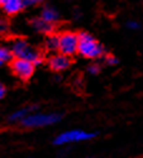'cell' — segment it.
<instances>
[{"label": "cell", "mask_w": 143, "mask_h": 158, "mask_svg": "<svg viewBox=\"0 0 143 158\" xmlns=\"http://www.w3.org/2000/svg\"><path fill=\"white\" fill-rule=\"evenodd\" d=\"M11 55L15 58H24L34 63V66L42 62V56L34 47H32L24 38H15L10 44Z\"/></svg>", "instance_id": "obj_1"}, {"label": "cell", "mask_w": 143, "mask_h": 158, "mask_svg": "<svg viewBox=\"0 0 143 158\" xmlns=\"http://www.w3.org/2000/svg\"><path fill=\"white\" fill-rule=\"evenodd\" d=\"M77 52L85 58L89 60H95L100 58L104 55V48L103 46L95 41V38L86 32L79 33V47Z\"/></svg>", "instance_id": "obj_2"}, {"label": "cell", "mask_w": 143, "mask_h": 158, "mask_svg": "<svg viewBox=\"0 0 143 158\" xmlns=\"http://www.w3.org/2000/svg\"><path fill=\"white\" fill-rule=\"evenodd\" d=\"M61 120V115L56 113H29L23 119L22 124L25 128H43L53 125Z\"/></svg>", "instance_id": "obj_3"}, {"label": "cell", "mask_w": 143, "mask_h": 158, "mask_svg": "<svg viewBox=\"0 0 143 158\" xmlns=\"http://www.w3.org/2000/svg\"><path fill=\"white\" fill-rule=\"evenodd\" d=\"M95 137V133L91 131H86L82 129H71L62 131L61 134H58L53 143L56 146H66V144H72V143H80V142H86L90 140Z\"/></svg>", "instance_id": "obj_4"}, {"label": "cell", "mask_w": 143, "mask_h": 158, "mask_svg": "<svg viewBox=\"0 0 143 158\" xmlns=\"http://www.w3.org/2000/svg\"><path fill=\"white\" fill-rule=\"evenodd\" d=\"M77 47H79V34L74 32H63L58 35V52L61 53L70 57L77 52Z\"/></svg>", "instance_id": "obj_5"}, {"label": "cell", "mask_w": 143, "mask_h": 158, "mask_svg": "<svg viewBox=\"0 0 143 158\" xmlns=\"http://www.w3.org/2000/svg\"><path fill=\"white\" fill-rule=\"evenodd\" d=\"M34 63L24 60V58H14L11 61V70L22 80H28L34 72Z\"/></svg>", "instance_id": "obj_6"}, {"label": "cell", "mask_w": 143, "mask_h": 158, "mask_svg": "<svg viewBox=\"0 0 143 158\" xmlns=\"http://www.w3.org/2000/svg\"><path fill=\"white\" fill-rule=\"evenodd\" d=\"M48 64L52 71L55 72H61L65 71L66 69H69L70 66V58L69 56L63 55V53H56V55H52L48 60Z\"/></svg>", "instance_id": "obj_7"}, {"label": "cell", "mask_w": 143, "mask_h": 158, "mask_svg": "<svg viewBox=\"0 0 143 158\" xmlns=\"http://www.w3.org/2000/svg\"><path fill=\"white\" fill-rule=\"evenodd\" d=\"M25 4H27L25 0H0V6L3 11L9 15H14L23 10Z\"/></svg>", "instance_id": "obj_8"}, {"label": "cell", "mask_w": 143, "mask_h": 158, "mask_svg": "<svg viewBox=\"0 0 143 158\" xmlns=\"http://www.w3.org/2000/svg\"><path fill=\"white\" fill-rule=\"evenodd\" d=\"M41 18L51 24H55L58 19H60V14H58V11L55 9V8H51V6H47L42 10L41 13Z\"/></svg>", "instance_id": "obj_9"}, {"label": "cell", "mask_w": 143, "mask_h": 158, "mask_svg": "<svg viewBox=\"0 0 143 158\" xmlns=\"http://www.w3.org/2000/svg\"><path fill=\"white\" fill-rule=\"evenodd\" d=\"M33 28L37 31V32H40V33H51L52 29H53V24H51L46 20H43L42 18H38V19H34L33 23Z\"/></svg>", "instance_id": "obj_10"}, {"label": "cell", "mask_w": 143, "mask_h": 158, "mask_svg": "<svg viewBox=\"0 0 143 158\" xmlns=\"http://www.w3.org/2000/svg\"><path fill=\"white\" fill-rule=\"evenodd\" d=\"M29 114V109L28 108H22V109H18L15 110L14 113H11L10 116H9V122L11 123H22L23 119L25 116Z\"/></svg>", "instance_id": "obj_11"}, {"label": "cell", "mask_w": 143, "mask_h": 158, "mask_svg": "<svg viewBox=\"0 0 143 158\" xmlns=\"http://www.w3.org/2000/svg\"><path fill=\"white\" fill-rule=\"evenodd\" d=\"M44 47L48 51H58V35L49 34L44 41Z\"/></svg>", "instance_id": "obj_12"}, {"label": "cell", "mask_w": 143, "mask_h": 158, "mask_svg": "<svg viewBox=\"0 0 143 158\" xmlns=\"http://www.w3.org/2000/svg\"><path fill=\"white\" fill-rule=\"evenodd\" d=\"M11 51L9 47H5V46H0V62H8L11 60Z\"/></svg>", "instance_id": "obj_13"}, {"label": "cell", "mask_w": 143, "mask_h": 158, "mask_svg": "<svg viewBox=\"0 0 143 158\" xmlns=\"http://www.w3.org/2000/svg\"><path fill=\"white\" fill-rule=\"evenodd\" d=\"M87 71L91 75H98L100 72V67H99V64H90L87 67Z\"/></svg>", "instance_id": "obj_14"}, {"label": "cell", "mask_w": 143, "mask_h": 158, "mask_svg": "<svg viewBox=\"0 0 143 158\" xmlns=\"http://www.w3.org/2000/svg\"><path fill=\"white\" fill-rule=\"evenodd\" d=\"M127 27L129 29H132V31H137V29H139V23L136 22V20H129L127 23Z\"/></svg>", "instance_id": "obj_15"}, {"label": "cell", "mask_w": 143, "mask_h": 158, "mask_svg": "<svg viewBox=\"0 0 143 158\" xmlns=\"http://www.w3.org/2000/svg\"><path fill=\"white\" fill-rule=\"evenodd\" d=\"M105 63L109 64V66H115L118 63V60H116L114 56H107L105 57Z\"/></svg>", "instance_id": "obj_16"}, {"label": "cell", "mask_w": 143, "mask_h": 158, "mask_svg": "<svg viewBox=\"0 0 143 158\" xmlns=\"http://www.w3.org/2000/svg\"><path fill=\"white\" fill-rule=\"evenodd\" d=\"M8 28H9V25H8V23L4 20V19H0V33H5L6 31H8Z\"/></svg>", "instance_id": "obj_17"}, {"label": "cell", "mask_w": 143, "mask_h": 158, "mask_svg": "<svg viewBox=\"0 0 143 158\" xmlns=\"http://www.w3.org/2000/svg\"><path fill=\"white\" fill-rule=\"evenodd\" d=\"M5 94H6V89H5V86H4L3 84H0V99H3V98L5 96Z\"/></svg>", "instance_id": "obj_18"}, {"label": "cell", "mask_w": 143, "mask_h": 158, "mask_svg": "<svg viewBox=\"0 0 143 158\" xmlns=\"http://www.w3.org/2000/svg\"><path fill=\"white\" fill-rule=\"evenodd\" d=\"M42 2V0H25V3H28V4H34V3H40Z\"/></svg>", "instance_id": "obj_19"}, {"label": "cell", "mask_w": 143, "mask_h": 158, "mask_svg": "<svg viewBox=\"0 0 143 158\" xmlns=\"http://www.w3.org/2000/svg\"><path fill=\"white\" fill-rule=\"evenodd\" d=\"M0 66H3V62H0Z\"/></svg>", "instance_id": "obj_20"}]
</instances>
